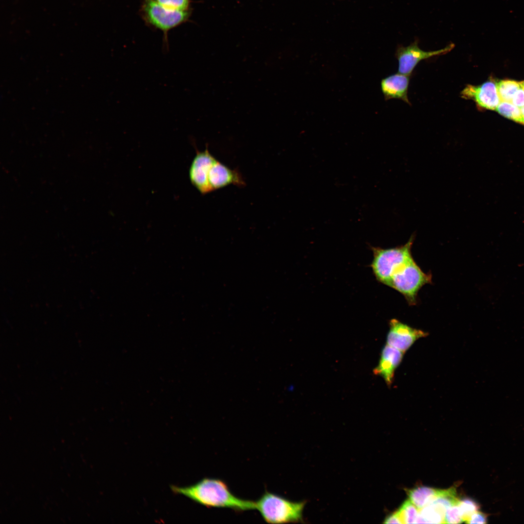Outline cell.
<instances>
[{"label":"cell","mask_w":524,"mask_h":524,"mask_svg":"<svg viewBox=\"0 0 524 524\" xmlns=\"http://www.w3.org/2000/svg\"><path fill=\"white\" fill-rule=\"evenodd\" d=\"M172 491L207 508H226L237 512L256 509V502L240 498L227 483L217 478H204L185 487L171 486Z\"/></svg>","instance_id":"obj_1"},{"label":"cell","mask_w":524,"mask_h":524,"mask_svg":"<svg viewBox=\"0 0 524 524\" xmlns=\"http://www.w3.org/2000/svg\"><path fill=\"white\" fill-rule=\"evenodd\" d=\"M432 283V275L424 272L413 257L397 264L392 270L386 284L401 294L409 305L417 302L420 290Z\"/></svg>","instance_id":"obj_2"},{"label":"cell","mask_w":524,"mask_h":524,"mask_svg":"<svg viewBox=\"0 0 524 524\" xmlns=\"http://www.w3.org/2000/svg\"><path fill=\"white\" fill-rule=\"evenodd\" d=\"M139 13L147 26L163 32V49L167 52L169 49V31L189 20L192 10H172L162 6L154 0H141Z\"/></svg>","instance_id":"obj_3"},{"label":"cell","mask_w":524,"mask_h":524,"mask_svg":"<svg viewBox=\"0 0 524 524\" xmlns=\"http://www.w3.org/2000/svg\"><path fill=\"white\" fill-rule=\"evenodd\" d=\"M306 502H293L268 491L256 502L263 519L269 524L298 522L302 520Z\"/></svg>","instance_id":"obj_4"},{"label":"cell","mask_w":524,"mask_h":524,"mask_svg":"<svg viewBox=\"0 0 524 524\" xmlns=\"http://www.w3.org/2000/svg\"><path fill=\"white\" fill-rule=\"evenodd\" d=\"M415 236L412 234L404 245L395 247H373V259L371 264L377 279L386 285L393 269L399 263L412 257L411 248Z\"/></svg>","instance_id":"obj_5"},{"label":"cell","mask_w":524,"mask_h":524,"mask_svg":"<svg viewBox=\"0 0 524 524\" xmlns=\"http://www.w3.org/2000/svg\"><path fill=\"white\" fill-rule=\"evenodd\" d=\"M455 47L451 43L445 47L436 50L425 51L418 46V40H415L408 46L397 47L395 56L398 62V73L411 75L417 65L422 60L446 54Z\"/></svg>","instance_id":"obj_6"},{"label":"cell","mask_w":524,"mask_h":524,"mask_svg":"<svg viewBox=\"0 0 524 524\" xmlns=\"http://www.w3.org/2000/svg\"><path fill=\"white\" fill-rule=\"evenodd\" d=\"M428 334L396 319H392L389 322L387 344L405 353L417 340Z\"/></svg>","instance_id":"obj_7"},{"label":"cell","mask_w":524,"mask_h":524,"mask_svg":"<svg viewBox=\"0 0 524 524\" xmlns=\"http://www.w3.org/2000/svg\"><path fill=\"white\" fill-rule=\"evenodd\" d=\"M461 98L474 101L478 109L495 110L500 103L496 87L493 81L480 85L467 84L460 92Z\"/></svg>","instance_id":"obj_8"},{"label":"cell","mask_w":524,"mask_h":524,"mask_svg":"<svg viewBox=\"0 0 524 524\" xmlns=\"http://www.w3.org/2000/svg\"><path fill=\"white\" fill-rule=\"evenodd\" d=\"M216 158L211 154L207 146L203 151L196 150L191 164L189 175L191 182L202 195L212 192L208 180L209 169Z\"/></svg>","instance_id":"obj_9"},{"label":"cell","mask_w":524,"mask_h":524,"mask_svg":"<svg viewBox=\"0 0 524 524\" xmlns=\"http://www.w3.org/2000/svg\"><path fill=\"white\" fill-rule=\"evenodd\" d=\"M208 180L212 192L230 184L239 187L245 185L244 178L239 171L229 168L216 159L209 169Z\"/></svg>","instance_id":"obj_10"},{"label":"cell","mask_w":524,"mask_h":524,"mask_svg":"<svg viewBox=\"0 0 524 524\" xmlns=\"http://www.w3.org/2000/svg\"><path fill=\"white\" fill-rule=\"evenodd\" d=\"M404 353L386 344L382 350L378 365L374 373L381 377L388 386L393 381L396 369L401 362Z\"/></svg>","instance_id":"obj_11"},{"label":"cell","mask_w":524,"mask_h":524,"mask_svg":"<svg viewBox=\"0 0 524 524\" xmlns=\"http://www.w3.org/2000/svg\"><path fill=\"white\" fill-rule=\"evenodd\" d=\"M410 76L398 73L382 79L381 89L385 100L399 99L411 105L408 97Z\"/></svg>","instance_id":"obj_12"},{"label":"cell","mask_w":524,"mask_h":524,"mask_svg":"<svg viewBox=\"0 0 524 524\" xmlns=\"http://www.w3.org/2000/svg\"><path fill=\"white\" fill-rule=\"evenodd\" d=\"M446 510L441 504L432 501L419 509L415 524H444Z\"/></svg>","instance_id":"obj_13"},{"label":"cell","mask_w":524,"mask_h":524,"mask_svg":"<svg viewBox=\"0 0 524 524\" xmlns=\"http://www.w3.org/2000/svg\"><path fill=\"white\" fill-rule=\"evenodd\" d=\"M443 491L444 490L421 486L408 490L407 494L409 500L420 509L441 494Z\"/></svg>","instance_id":"obj_14"},{"label":"cell","mask_w":524,"mask_h":524,"mask_svg":"<svg viewBox=\"0 0 524 524\" xmlns=\"http://www.w3.org/2000/svg\"><path fill=\"white\" fill-rule=\"evenodd\" d=\"M496 83L501 101L511 102L515 94L521 87L520 82L513 80H501Z\"/></svg>","instance_id":"obj_15"},{"label":"cell","mask_w":524,"mask_h":524,"mask_svg":"<svg viewBox=\"0 0 524 524\" xmlns=\"http://www.w3.org/2000/svg\"><path fill=\"white\" fill-rule=\"evenodd\" d=\"M495 110L502 115L524 125V117L521 109L512 103L501 101Z\"/></svg>","instance_id":"obj_16"},{"label":"cell","mask_w":524,"mask_h":524,"mask_svg":"<svg viewBox=\"0 0 524 524\" xmlns=\"http://www.w3.org/2000/svg\"><path fill=\"white\" fill-rule=\"evenodd\" d=\"M397 512L402 524H415L419 509L408 499L402 504Z\"/></svg>","instance_id":"obj_17"},{"label":"cell","mask_w":524,"mask_h":524,"mask_svg":"<svg viewBox=\"0 0 524 524\" xmlns=\"http://www.w3.org/2000/svg\"><path fill=\"white\" fill-rule=\"evenodd\" d=\"M458 505L461 510L463 521L466 522L474 513L479 508L477 503L470 498L459 500Z\"/></svg>","instance_id":"obj_18"},{"label":"cell","mask_w":524,"mask_h":524,"mask_svg":"<svg viewBox=\"0 0 524 524\" xmlns=\"http://www.w3.org/2000/svg\"><path fill=\"white\" fill-rule=\"evenodd\" d=\"M170 10L180 11L191 10V0H154Z\"/></svg>","instance_id":"obj_19"},{"label":"cell","mask_w":524,"mask_h":524,"mask_svg":"<svg viewBox=\"0 0 524 524\" xmlns=\"http://www.w3.org/2000/svg\"><path fill=\"white\" fill-rule=\"evenodd\" d=\"M463 522L464 521L458 502L447 509L445 514L444 524H460Z\"/></svg>","instance_id":"obj_20"},{"label":"cell","mask_w":524,"mask_h":524,"mask_svg":"<svg viewBox=\"0 0 524 524\" xmlns=\"http://www.w3.org/2000/svg\"><path fill=\"white\" fill-rule=\"evenodd\" d=\"M511 103L519 108L524 107V90L522 87L515 94Z\"/></svg>","instance_id":"obj_21"},{"label":"cell","mask_w":524,"mask_h":524,"mask_svg":"<svg viewBox=\"0 0 524 524\" xmlns=\"http://www.w3.org/2000/svg\"><path fill=\"white\" fill-rule=\"evenodd\" d=\"M487 518L485 515L478 511L474 513L466 522L467 524H485Z\"/></svg>","instance_id":"obj_22"},{"label":"cell","mask_w":524,"mask_h":524,"mask_svg":"<svg viewBox=\"0 0 524 524\" xmlns=\"http://www.w3.org/2000/svg\"><path fill=\"white\" fill-rule=\"evenodd\" d=\"M384 524H402L401 520L397 512H393L387 516L383 522Z\"/></svg>","instance_id":"obj_23"},{"label":"cell","mask_w":524,"mask_h":524,"mask_svg":"<svg viewBox=\"0 0 524 524\" xmlns=\"http://www.w3.org/2000/svg\"><path fill=\"white\" fill-rule=\"evenodd\" d=\"M521 87L524 90V81L520 82Z\"/></svg>","instance_id":"obj_24"},{"label":"cell","mask_w":524,"mask_h":524,"mask_svg":"<svg viewBox=\"0 0 524 524\" xmlns=\"http://www.w3.org/2000/svg\"><path fill=\"white\" fill-rule=\"evenodd\" d=\"M521 112H522V115H523V117H524V107L521 108Z\"/></svg>","instance_id":"obj_25"}]
</instances>
